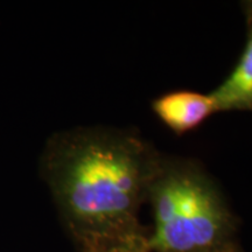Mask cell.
I'll return each mask as SVG.
<instances>
[{
  "instance_id": "cell-4",
  "label": "cell",
  "mask_w": 252,
  "mask_h": 252,
  "mask_svg": "<svg viewBox=\"0 0 252 252\" xmlns=\"http://www.w3.org/2000/svg\"><path fill=\"white\" fill-rule=\"evenodd\" d=\"M210 94L217 112L252 110V31L237 65Z\"/></svg>"
},
{
  "instance_id": "cell-5",
  "label": "cell",
  "mask_w": 252,
  "mask_h": 252,
  "mask_svg": "<svg viewBox=\"0 0 252 252\" xmlns=\"http://www.w3.org/2000/svg\"><path fill=\"white\" fill-rule=\"evenodd\" d=\"M220 252H237V248H236V244H234V245H231V247L226 248V249H224V250H222Z\"/></svg>"
},
{
  "instance_id": "cell-2",
  "label": "cell",
  "mask_w": 252,
  "mask_h": 252,
  "mask_svg": "<svg viewBox=\"0 0 252 252\" xmlns=\"http://www.w3.org/2000/svg\"><path fill=\"white\" fill-rule=\"evenodd\" d=\"M153 229L144 252H220L235 244V220L196 163L160 158L150 182Z\"/></svg>"
},
{
  "instance_id": "cell-1",
  "label": "cell",
  "mask_w": 252,
  "mask_h": 252,
  "mask_svg": "<svg viewBox=\"0 0 252 252\" xmlns=\"http://www.w3.org/2000/svg\"><path fill=\"white\" fill-rule=\"evenodd\" d=\"M161 156L140 137L103 127L53 135L41 174L80 252H144L139 220Z\"/></svg>"
},
{
  "instance_id": "cell-3",
  "label": "cell",
  "mask_w": 252,
  "mask_h": 252,
  "mask_svg": "<svg viewBox=\"0 0 252 252\" xmlns=\"http://www.w3.org/2000/svg\"><path fill=\"white\" fill-rule=\"evenodd\" d=\"M152 110L157 117L176 134L193 131L217 112L212 94L179 90L153 100Z\"/></svg>"
}]
</instances>
